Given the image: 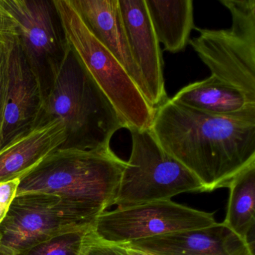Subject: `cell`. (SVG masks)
<instances>
[{
    "label": "cell",
    "instance_id": "obj_17",
    "mask_svg": "<svg viewBox=\"0 0 255 255\" xmlns=\"http://www.w3.org/2000/svg\"><path fill=\"white\" fill-rule=\"evenodd\" d=\"M223 223L254 247L255 228V162L231 180Z\"/></svg>",
    "mask_w": 255,
    "mask_h": 255
},
{
    "label": "cell",
    "instance_id": "obj_2",
    "mask_svg": "<svg viewBox=\"0 0 255 255\" xmlns=\"http://www.w3.org/2000/svg\"><path fill=\"white\" fill-rule=\"evenodd\" d=\"M126 165L110 147L59 148L20 177L17 195H56L101 214L114 205Z\"/></svg>",
    "mask_w": 255,
    "mask_h": 255
},
{
    "label": "cell",
    "instance_id": "obj_1",
    "mask_svg": "<svg viewBox=\"0 0 255 255\" xmlns=\"http://www.w3.org/2000/svg\"><path fill=\"white\" fill-rule=\"evenodd\" d=\"M161 147L199 180L202 192L228 187L255 162V122L212 116L168 98L150 128Z\"/></svg>",
    "mask_w": 255,
    "mask_h": 255
},
{
    "label": "cell",
    "instance_id": "obj_15",
    "mask_svg": "<svg viewBox=\"0 0 255 255\" xmlns=\"http://www.w3.org/2000/svg\"><path fill=\"white\" fill-rule=\"evenodd\" d=\"M170 99L212 116L255 122V105L241 92L212 76L182 88Z\"/></svg>",
    "mask_w": 255,
    "mask_h": 255
},
{
    "label": "cell",
    "instance_id": "obj_21",
    "mask_svg": "<svg viewBox=\"0 0 255 255\" xmlns=\"http://www.w3.org/2000/svg\"><path fill=\"white\" fill-rule=\"evenodd\" d=\"M17 39V22L9 11L0 3V43H14Z\"/></svg>",
    "mask_w": 255,
    "mask_h": 255
},
{
    "label": "cell",
    "instance_id": "obj_6",
    "mask_svg": "<svg viewBox=\"0 0 255 255\" xmlns=\"http://www.w3.org/2000/svg\"><path fill=\"white\" fill-rule=\"evenodd\" d=\"M128 130L132 150L115 199L118 208L171 200L184 192H202L198 179L163 150L150 129Z\"/></svg>",
    "mask_w": 255,
    "mask_h": 255
},
{
    "label": "cell",
    "instance_id": "obj_14",
    "mask_svg": "<svg viewBox=\"0 0 255 255\" xmlns=\"http://www.w3.org/2000/svg\"><path fill=\"white\" fill-rule=\"evenodd\" d=\"M66 140L62 121L41 124L0 150V183L20 179Z\"/></svg>",
    "mask_w": 255,
    "mask_h": 255
},
{
    "label": "cell",
    "instance_id": "obj_13",
    "mask_svg": "<svg viewBox=\"0 0 255 255\" xmlns=\"http://www.w3.org/2000/svg\"><path fill=\"white\" fill-rule=\"evenodd\" d=\"M91 33L125 68L146 99L141 73L134 61L119 0H70Z\"/></svg>",
    "mask_w": 255,
    "mask_h": 255
},
{
    "label": "cell",
    "instance_id": "obj_4",
    "mask_svg": "<svg viewBox=\"0 0 255 255\" xmlns=\"http://www.w3.org/2000/svg\"><path fill=\"white\" fill-rule=\"evenodd\" d=\"M65 39L128 128L150 129L155 109L113 55L91 33L70 0H54Z\"/></svg>",
    "mask_w": 255,
    "mask_h": 255
},
{
    "label": "cell",
    "instance_id": "obj_5",
    "mask_svg": "<svg viewBox=\"0 0 255 255\" xmlns=\"http://www.w3.org/2000/svg\"><path fill=\"white\" fill-rule=\"evenodd\" d=\"M232 18L229 29H202L189 44L212 77L232 86L255 105V0H219Z\"/></svg>",
    "mask_w": 255,
    "mask_h": 255
},
{
    "label": "cell",
    "instance_id": "obj_22",
    "mask_svg": "<svg viewBox=\"0 0 255 255\" xmlns=\"http://www.w3.org/2000/svg\"><path fill=\"white\" fill-rule=\"evenodd\" d=\"M20 179L0 183V223L3 221L13 200L17 195Z\"/></svg>",
    "mask_w": 255,
    "mask_h": 255
},
{
    "label": "cell",
    "instance_id": "obj_3",
    "mask_svg": "<svg viewBox=\"0 0 255 255\" xmlns=\"http://www.w3.org/2000/svg\"><path fill=\"white\" fill-rule=\"evenodd\" d=\"M55 119L66 129L61 148H107L114 134L128 128L69 46L44 100L42 124Z\"/></svg>",
    "mask_w": 255,
    "mask_h": 255
},
{
    "label": "cell",
    "instance_id": "obj_18",
    "mask_svg": "<svg viewBox=\"0 0 255 255\" xmlns=\"http://www.w3.org/2000/svg\"><path fill=\"white\" fill-rule=\"evenodd\" d=\"M92 228L91 227L59 234L19 255H81L85 238Z\"/></svg>",
    "mask_w": 255,
    "mask_h": 255
},
{
    "label": "cell",
    "instance_id": "obj_10",
    "mask_svg": "<svg viewBox=\"0 0 255 255\" xmlns=\"http://www.w3.org/2000/svg\"><path fill=\"white\" fill-rule=\"evenodd\" d=\"M128 42L141 73L146 100L157 108L168 99L160 44L149 17L145 0H119Z\"/></svg>",
    "mask_w": 255,
    "mask_h": 255
},
{
    "label": "cell",
    "instance_id": "obj_19",
    "mask_svg": "<svg viewBox=\"0 0 255 255\" xmlns=\"http://www.w3.org/2000/svg\"><path fill=\"white\" fill-rule=\"evenodd\" d=\"M14 43H0V148L9 83L10 56Z\"/></svg>",
    "mask_w": 255,
    "mask_h": 255
},
{
    "label": "cell",
    "instance_id": "obj_9",
    "mask_svg": "<svg viewBox=\"0 0 255 255\" xmlns=\"http://www.w3.org/2000/svg\"><path fill=\"white\" fill-rule=\"evenodd\" d=\"M18 25L19 45L44 98L68 51L54 0H0Z\"/></svg>",
    "mask_w": 255,
    "mask_h": 255
},
{
    "label": "cell",
    "instance_id": "obj_12",
    "mask_svg": "<svg viewBox=\"0 0 255 255\" xmlns=\"http://www.w3.org/2000/svg\"><path fill=\"white\" fill-rule=\"evenodd\" d=\"M122 246L152 255H255L254 247L223 222L208 228L141 239Z\"/></svg>",
    "mask_w": 255,
    "mask_h": 255
},
{
    "label": "cell",
    "instance_id": "obj_8",
    "mask_svg": "<svg viewBox=\"0 0 255 255\" xmlns=\"http://www.w3.org/2000/svg\"><path fill=\"white\" fill-rule=\"evenodd\" d=\"M216 223L214 213L167 200L105 211L97 218L92 232L105 243L122 246L170 233L208 228Z\"/></svg>",
    "mask_w": 255,
    "mask_h": 255
},
{
    "label": "cell",
    "instance_id": "obj_23",
    "mask_svg": "<svg viewBox=\"0 0 255 255\" xmlns=\"http://www.w3.org/2000/svg\"><path fill=\"white\" fill-rule=\"evenodd\" d=\"M117 246L122 255H152L147 252L138 250V249H132V248L126 247V246Z\"/></svg>",
    "mask_w": 255,
    "mask_h": 255
},
{
    "label": "cell",
    "instance_id": "obj_11",
    "mask_svg": "<svg viewBox=\"0 0 255 255\" xmlns=\"http://www.w3.org/2000/svg\"><path fill=\"white\" fill-rule=\"evenodd\" d=\"M44 95L18 41L10 56L9 83L1 148L42 124Z\"/></svg>",
    "mask_w": 255,
    "mask_h": 255
},
{
    "label": "cell",
    "instance_id": "obj_20",
    "mask_svg": "<svg viewBox=\"0 0 255 255\" xmlns=\"http://www.w3.org/2000/svg\"><path fill=\"white\" fill-rule=\"evenodd\" d=\"M81 255H122L116 245L110 244L99 240L92 232L88 233L83 243Z\"/></svg>",
    "mask_w": 255,
    "mask_h": 255
},
{
    "label": "cell",
    "instance_id": "obj_16",
    "mask_svg": "<svg viewBox=\"0 0 255 255\" xmlns=\"http://www.w3.org/2000/svg\"><path fill=\"white\" fill-rule=\"evenodd\" d=\"M153 30L164 50L180 53L190 41L195 29L192 0H145Z\"/></svg>",
    "mask_w": 255,
    "mask_h": 255
},
{
    "label": "cell",
    "instance_id": "obj_7",
    "mask_svg": "<svg viewBox=\"0 0 255 255\" xmlns=\"http://www.w3.org/2000/svg\"><path fill=\"white\" fill-rule=\"evenodd\" d=\"M100 215L56 195H16L0 223V255H19L59 234L93 227Z\"/></svg>",
    "mask_w": 255,
    "mask_h": 255
}]
</instances>
